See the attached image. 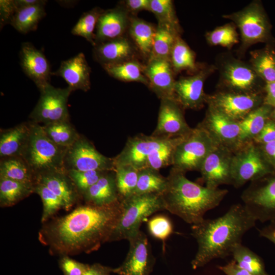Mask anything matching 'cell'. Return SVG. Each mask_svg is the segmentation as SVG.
<instances>
[{
  "mask_svg": "<svg viewBox=\"0 0 275 275\" xmlns=\"http://www.w3.org/2000/svg\"><path fill=\"white\" fill-rule=\"evenodd\" d=\"M122 212L120 200L105 205L85 203L43 223L38 239L51 255L90 253L109 242Z\"/></svg>",
  "mask_w": 275,
  "mask_h": 275,
  "instance_id": "1",
  "label": "cell"
},
{
  "mask_svg": "<svg viewBox=\"0 0 275 275\" xmlns=\"http://www.w3.org/2000/svg\"><path fill=\"white\" fill-rule=\"evenodd\" d=\"M256 222L243 205L237 204L220 217L204 218L193 225L191 234L198 243L197 252L191 262L193 268L231 255L234 249L241 243L244 234L255 226Z\"/></svg>",
  "mask_w": 275,
  "mask_h": 275,
  "instance_id": "2",
  "label": "cell"
},
{
  "mask_svg": "<svg viewBox=\"0 0 275 275\" xmlns=\"http://www.w3.org/2000/svg\"><path fill=\"white\" fill-rule=\"evenodd\" d=\"M185 174L172 168L161 196L164 210L193 225L202 221L206 212L218 206L228 190L202 186L188 179Z\"/></svg>",
  "mask_w": 275,
  "mask_h": 275,
  "instance_id": "3",
  "label": "cell"
},
{
  "mask_svg": "<svg viewBox=\"0 0 275 275\" xmlns=\"http://www.w3.org/2000/svg\"><path fill=\"white\" fill-rule=\"evenodd\" d=\"M122 212L111 241L129 240L141 231L142 223L150 215L164 210L161 195H133L121 201Z\"/></svg>",
  "mask_w": 275,
  "mask_h": 275,
  "instance_id": "4",
  "label": "cell"
},
{
  "mask_svg": "<svg viewBox=\"0 0 275 275\" xmlns=\"http://www.w3.org/2000/svg\"><path fill=\"white\" fill-rule=\"evenodd\" d=\"M31 122L29 139L21 157L36 178L46 172L65 169L64 159L67 148L54 144L46 135L41 125Z\"/></svg>",
  "mask_w": 275,
  "mask_h": 275,
  "instance_id": "5",
  "label": "cell"
},
{
  "mask_svg": "<svg viewBox=\"0 0 275 275\" xmlns=\"http://www.w3.org/2000/svg\"><path fill=\"white\" fill-rule=\"evenodd\" d=\"M223 17L230 20L239 30L240 52L243 53L258 43H274L271 24L260 1H253L241 10Z\"/></svg>",
  "mask_w": 275,
  "mask_h": 275,
  "instance_id": "6",
  "label": "cell"
},
{
  "mask_svg": "<svg viewBox=\"0 0 275 275\" xmlns=\"http://www.w3.org/2000/svg\"><path fill=\"white\" fill-rule=\"evenodd\" d=\"M215 66L219 75L218 91L246 94L264 93L265 83L249 63L227 53L219 57Z\"/></svg>",
  "mask_w": 275,
  "mask_h": 275,
  "instance_id": "7",
  "label": "cell"
},
{
  "mask_svg": "<svg viewBox=\"0 0 275 275\" xmlns=\"http://www.w3.org/2000/svg\"><path fill=\"white\" fill-rule=\"evenodd\" d=\"M218 144L199 124L177 145L173 157L172 168L185 173L198 171L208 154Z\"/></svg>",
  "mask_w": 275,
  "mask_h": 275,
  "instance_id": "8",
  "label": "cell"
},
{
  "mask_svg": "<svg viewBox=\"0 0 275 275\" xmlns=\"http://www.w3.org/2000/svg\"><path fill=\"white\" fill-rule=\"evenodd\" d=\"M274 171L260 145L254 141L241 145L233 152L231 163L232 185L236 188Z\"/></svg>",
  "mask_w": 275,
  "mask_h": 275,
  "instance_id": "9",
  "label": "cell"
},
{
  "mask_svg": "<svg viewBox=\"0 0 275 275\" xmlns=\"http://www.w3.org/2000/svg\"><path fill=\"white\" fill-rule=\"evenodd\" d=\"M241 198L246 210L256 221L275 222V171L251 181Z\"/></svg>",
  "mask_w": 275,
  "mask_h": 275,
  "instance_id": "10",
  "label": "cell"
},
{
  "mask_svg": "<svg viewBox=\"0 0 275 275\" xmlns=\"http://www.w3.org/2000/svg\"><path fill=\"white\" fill-rule=\"evenodd\" d=\"M264 93L246 94L217 91L207 95L206 104L227 117L240 122L264 103Z\"/></svg>",
  "mask_w": 275,
  "mask_h": 275,
  "instance_id": "11",
  "label": "cell"
},
{
  "mask_svg": "<svg viewBox=\"0 0 275 275\" xmlns=\"http://www.w3.org/2000/svg\"><path fill=\"white\" fill-rule=\"evenodd\" d=\"M66 171H115L114 158L98 152L92 143L82 135L67 148L64 159Z\"/></svg>",
  "mask_w": 275,
  "mask_h": 275,
  "instance_id": "12",
  "label": "cell"
},
{
  "mask_svg": "<svg viewBox=\"0 0 275 275\" xmlns=\"http://www.w3.org/2000/svg\"><path fill=\"white\" fill-rule=\"evenodd\" d=\"M40 92L39 100L29 115L30 121L43 125L69 120L67 103L72 91L68 87L55 88L49 84Z\"/></svg>",
  "mask_w": 275,
  "mask_h": 275,
  "instance_id": "13",
  "label": "cell"
},
{
  "mask_svg": "<svg viewBox=\"0 0 275 275\" xmlns=\"http://www.w3.org/2000/svg\"><path fill=\"white\" fill-rule=\"evenodd\" d=\"M216 70L215 65H207L199 68L191 75L176 80L175 99L184 109L198 110L206 104L207 94L204 91V83Z\"/></svg>",
  "mask_w": 275,
  "mask_h": 275,
  "instance_id": "14",
  "label": "cell"
},
{
  "mask_svg": "<svg viewBox=\"0 0 275 275\" xmlns=\"http://www.w3.org/2000/svg\"><path fill=\"white\" fill-rule=\"evenodd\" d=\"M126 257L118 267L113 268L118 275H150L155 263L146 235L141 230L128 240Z\"/></svg>",
  "mask_w": 275,
  "mask_h": 275,
  "instance_id": "15",
  "label": "cell"
},
{
  "mask_svg": "<svg viewBox=\"0 0 275 275\" xmlns=\"http://www.w3.org/2000/svg\"><path fill=\"white\" fill-rule=\"evenodd\" d=\"M233 155L232 150L219 145L208 154L199 170L205 186L216 188L223 184L232 185Z\"/></svg>",
  "mask_w": 275,
  "mask_h": 275,
  "instance_id": "16",
  "label": "cell"
},
{
  "mask_svg": "<svg viewBox=\"0 0 275 275\" xmlns=\"http://www.w3.org/2000/svg\"><path fill=\"white\" fill-rule=\"evenodd\" d=\"M184 109L175 98L160 99L157 125L151 135L171 139L188 134L192 128L185 119Z\"/></svg>",
  "mask_w": 275,
  "mask_h": 275,
  "instance_id": "17",
  "label": "cell"
},
{
  "mask_svg": "<svg viewBox=\"0 0 275 275\" xmlns=\"http://www.w3.org/2000/svg\"><path fill=\"white\" fill-rule=\"evenodd\" d=\"M168 139L143 134L128 138L122 151L114 157L115 167L130 166L138 170L144 168L149 156Z\"/></svg>",
  "mask_w": 275,
  "mask_h": 275,
  "instance_id": "18",
  "label": "cell"
},
{
  "mask_svg": "<svg viewBox=\"0 0 275 275\" xmlns=\"http://www.w3.org/2000/svg\"><path fill=\"white\" fill-rule=\"evenodd\" d=\"M219 145L233 152L240 146L239 122L207 107L205 116L199 124Z\"/></svg>",
  "mask_w": 275,
  "mask_h": 275,
  "instance_id": "19",
  "label": "cell"
},
{
  "mask_svg": "<svg viewBox=\"0 0 275 275\" xmlns=\"http://www.w3.org/2000/svg\"><path fill=\"white\" fill-rule=\"evenodd\" d=\"M144 72L148 82V88L160 99L175 98L174 86L176 80L170 60L150 59L145 63Z\"/></svg>",
  "mask_w": 275,
  "mask_h": 275,
  "instance_id": "20",
  "label": "cell"
},
{
  "mask_svg": "<svg viewBox=\"0 0 275 275\" xmlns=\"http://www.w3.org/2000/svg\"><path fill=\"white\" fill-rule=\"evenodd\" d=\"M130 16L121 3L114 8L103 10L95 32L96 45L125 36L128 32Z\"/></svg>",
  "mask_w": 275,
  "mask_h": 275,
  "instance_id": "21",
  "label": "cell"
},
{
  "mask_svg": "<svg viewBox=\"0 0 275 275\" xmlns=\"http://www.w3.org/2000/svg\"><path fill=\"white\" fill-rule=\"evenodd\" d=\"M20 65L25 75L39 91L50 84L52 72L44 53L29 42L22 43L19 52Z\"/></svg>",
  "mask_w": 275,
  "mask_h": 275,
  "instance_id": "22",
  "label": "cell"
},
{
  "mask_svg": "<svg viewBox=\"0 0 275 275\" xmlns=\"http://www.w3.org/2000/svg\"><path fill=\"white\" fill-rule=\"evenodd\" d=\"M137 52L133 42L125 36L97 44L93 49L94 59L102 66L137 59Z\"/></svg>",
  "mask_w": 275,
  "mask_h": 275,
  "instance_id": "23",
  "label": "cell"
},
{
  "mask_svg": "<svg viewBox=\"0 0 275 275\" xmlns=\"http://www.w3.org/2000/svg\"><path fill=\"white\" fill-rule=\"evenodd\" d=\"M36 181L44 184L62 201L64 210H70L81 198L76 187L65 169L55 170L38 175Z\"/></svg>",
  "mask_w": 275,
  "mask_h": 275,
  "instance_id": "24",
  "label": "cell"
},
{
  "mask_svg": "<svg viewBox=\"0 0 275 275\" xmlns=\"http://www.w3.org/2000/svg\"><path fill=\"white\" fill-rule=\"evenodd\" d=\"M91 72L85 54L80 52L63 61L59 68L52 72V75L62 77L72 91L80 90L87 92L91 87Z\"/></svg>",
  "mask_w": 275,
  "mask_h": 275,
  "instance_id": "25",
  "label": "cell"
},
{
  "mask_svg": "<svg viewBox=\"0 0 275 275\" xmlns=\"http://www.w3.org/2000/svg\"><path fill=\"white\" fill-rule=\"evenodd\" d=\"M32 122H24L8 129H1V158L22 156L30 137Z\"/></svg>",
  "mask_w": 275,
  "mask_h": 275,
  "instance_id": "26",
  "label": "cell"
},
{
  "mask_svg": "<svg viewBox=\"0 0 275 275\" xmlns=\"http://www.w3.org/2000/svg\"><path fill=\"white\" fill-rule=\"evenodd\" d=\"M81 198L85 203L96 205L110 204L120 200L115 171L106 172L82 194Z\"/></svg>",
  "mask_w": 275,
  "mask_h": 275,
  "instance_id": "27",
  "label": "cell"
},
{
  "mask_svg": "<svg viewBox=\"0 0 275 275\" xmlns=\"http://www.w3.org/2000/svg\"><path fill=\"white\" fill-rule=\"evenodd\" d=\"M156 30L154 24L137 16H130L128 33L138 53L146 61L152 49Z\"/></svg>",
  "mask_w": 275,
  "mask_h": 275,
  "instance_id": "28",
  "label": "cell"
},
{
  "mask_svg": "<svg viewBox=\"0 0 275 275\" xmlns=\"http://www.w3.org/2000/svg\"><path fill=\"white\" fill-rule=\"evenodd\" d=\"M272 109V106L263 104L239 122L241 129L240 146L253 141L271 118Z\"/></svg>",
  "mask_w": 275,
  "mask_h": 275,
  "instance_id": "29",
  "label": "cell"
},
{
  "mask_svg": "<svg viewBox=\"0 0 275 275\" xmlns=\"http://www.w3.org/2000/svg\"><path fill=\"white\" fill-rule=\"evenodd\" d=\"M255 72L265 84L275 81V47L274 43L250 52L249 62Z\"/></svg>",
  "mask_w": 275,
  "mask_h": 275,
  "instance_id": "30",
  "label": "cell"
},
{
  "mask_svg": "<svg viewBox=\"0 0 275 275\" xmlns=\"http://www.w3.org/2000/svg\"><path fill=\"white\" fill-rule=\"evenodd\" d=\"M145 66V64L135 59L102 67L110 76L118 80L141 82L148 87V80L144 72Z\"/></svg>",
  "mask_w": 275,
  "mask_h": 275,
  "instance_id": "31",
  "label": "cell"
},
{
  "mask_svg": "<svg viewBox=\"0 0 275 275\" xmlns=\"http://www.w3.org/2000/svg\"><path fill=\"white\" fill-rule=\"evenodd\" d=\"M0 178L10 179L34 186L36 176L21 156L1 158Z\"/></svg>",
  "mask_w": 275,
  "mask_h": 275,
  "instance_id": "32",
  "label": "cell"
},
{
  "mask_svg": "<svg viewBox=\"0 0 275 275\" xmlns=\"http://www.w3.org/2000/svg\"><path fill=\"white\" fill-rule=\"evenodd\" d=\"M46 2L43 0L39 4L18 9L10 24L23 34L35 31L40 20L46 15Z\"/></svg>",
  "mask_w": 275,
  "mask_h": 275,
  "instance_id": "33",
  "label": "cell"
},
{
  "mask_svg": "<svg viewBox=\"0 0 275 275\" xmlns=\"http://www.w3.org/2000/svg\"><path fill=\"white\" fill-rule=\"evenodd\" d=\"M34 193V186L0 178V206L11 207Z\"/></svg>",
  "mask_w": 275,
  "mask_h": 275,
  "instance_id": "34",
  "label": "cell"
},
{
  "mask_svg": "<svg viewBox=\"0 0 275 275\" xmlns=\"http://www.w3.org/2000/svg\"><path fill=\"white\" fill-rule=\"evenodd\" d=\"M170 60L175 74L183 70L195 72L199 69L195 52L180 36L176 40Z\"/></svg>",
  "mask_w": 275,
  "mask_h": 275,
  "instance_id": "35",
  "label": "cell"
},
{
  "mask_svg": "<svg viewBox=\"0 0 275 275\" xmlns=\"http://www.w3.org/2000/svg\"><path fill=\"white\" fill-rule=\"evenodd\" d=\"M42 126L44 132L52 142L65 148L70 147L80 135L69 120Z\"/></svg>",
  "mask_w": 275,
  "mask_h": 275,
  "instance_id": "36",
  "label": "cell"
},
{
  "mask_svg": "<svg viewBox=\"0 0 275 275\" xmlns=\"http://www.w3.org/2000/svg\"><path fill=\"white\" fill-rule=\"evenodd\" d=\"M167 178L158 170L145 168L139 170L138 180L134 195H161L166 188Z\"/></svg>",
  "mask_w": 275,
  "mask_h": 275,
  "instance_id": "37",
  "label": "cell"
},
{
  "mask_svg": "<svg viewBox=\"0 0 275 275\" xmlns=\"http://www.w3.org/2000/svg\"><path fill=\"white\" fill-rule=\"evenodd\" d=\"M180 35L168 26L157 24L152 49L148 60L156 58L170 60L176 40Z\"/></svg>",
  "mask_w": 275,
  "mask_h": 275,
  "instance_id": "38",
  "label": "cell"
},
{
  "mask_svg": "<svg viewBox=\"0 0 275 275\" xmlns=\"http://www.w3.org/2000/svg\"><path fill=\"white\" fill-rule=\"evenodd\" d=\"M236 263L254 275H269L261 257L241 243L233 250L232 255Z\"/></svg>",
  "mask_w": 275,
  "mask_h": 275,
  "instance_id": "39",
  "label": "cell"
},
{
  "mask_svg": "<svg viewBox=\"0 0 275 275\" xmlns=\"http://www.w3.org/2000/svg\"><path fill=\"white\" fill-rule=\"evenodd\" d=\"M150 12L155 16L157 24L168 26L181 34L182 30L171 0H151Z\"/></svg>",
  "mask_w": 275,
  "mask_h": 275,
  "instance_id": "40",
  "label": "cell"
},
{
  "mask_svg": "<svg viewBox=\"0 0 275 275\" xmlns=\"http://www.w3.org/2000/svg\"><path fill=\"white\" fill-rule=\"evenodd\" d=\"M116 181L119 199L122 201L134 195L139 170L130 166L115 167Z\"/></svg>",
  "mask_w": 275,
  "mask_h": 275,
  "instance_id": "41",
  "label": "cell"
},
{
  "mask_svg": "<svg viewBox=\"0 0 275 275\" xmlns=\"http://www.w3.org/2000/svg\"><path fill=\"white\" fill-rule=\"evenodd\" d=\"M104 10L95 7L84 13L71 30L73 35L84 38L94 47L95 46V32L98 19Z\"/></svg>",
  "mask_w": 275,
  "mask_h": 275,
  "instance_id": "42",
  "label": "cell"
},
{
  "mask_svg": "<svg viewBox=\"0 0 275 275\" xmlns=\"http://www.w3.org/2000/svg\"><path fill=\"white\" fill-rule=\"evenodd\" d=\"M183 137L168 139L148 157L145 168L156 170L172 166L175 148Z\"/></svg>",
  "mask_w": 275,
  "mask_h": 275,
  "instance_id": "43",
  "label": "cell"
},
{
  "mask_svg": "<svg viewBox=\"0 0 275 275\" xmlns=\"http://www.w3.org/2000/svg\"><path fill=\"white\" fill-rule=\"evenodd\" d=\"M34 193L40 197L42 202V224L53 218L60 210L64 209V205L61 199L41 182H35Z\"/></svg>",
  "mask_w": 275,
  "mask_h": 275,
  "instance_id": "44",
  "label": "cell"
},
{
  "mask_svg": "<svg viewBox=\"0 0 275 275\" xmlns=\"http://www.w3.org/2000/svg\"><path fill=\"white\" fill-rule=\"evenodd\" d=\"M205 39L210 45L221 46L230 48L239 41L236 27L233 23L218 26L205 34Z\"/></svg>",
  "mask_w": 275,
  "mask_h": 275,
  "instance_id": "45",
  "label": "cell"
},
{
  "mask_svg": "<svg viewBox=\"0 0 275 275\" xmlns=\"http://www.w3.org/2000/svg\"><path fill=\"white\" fill-rule=\"evenodd\" d=\"M66 171L76 187L81 197L87 190L95 184L107 172L103 171H78L75 170Z\"/></svg>",
  "mask_w": 275,
  "mask_h": 275,
  "instance_id": "46",
  "label": "cell"
},
{
  "mask_svg": "<svg viewBox=\"0 0 275 275\" xmlns=\"http://www.w3.org/2000/svg\"><path fill=\"white\" fill-rule=\"evenodd\" d=\"M148 229L154 237L164 242L173 232V226L169 218L163 215L154 216L148 223Z\"/></svg>",
  "mask_w": 275,
  "mask_h": 275,
  "instance_id": "47",
  "label": "cell"
},
{
  "mask_svg": "<svg viewBox=\"0 0 275 275\" xmlns=\"http://www.w3.org/2000/svg\"><path fill=\"white\" fill-rule=\"evenodd\" d=\"M60 257L59 265L64 275H83L90 266L74 260L69 256Z\"/></svg>",
  "mask_w": 275,
  "mask_h": 275,
  "instance_id": "48",
  "label": "cell"
},
{
  "mask_svg": "<svg viewBox=\"0 0 275 275\" xmlns=\"http://www.w3.org/2000/svg\"><path fill=\"white\" fill-rule=\"evenodd\" d=\"M17 10L15 0L0 1L1 29L5 25L11 23Z\"/></svg>",
  "mask_w": 275,
  "mask_h": 275,
  "instance_id": "49",
  "label": "cell"
},
{
  "mask_svg": "<svg viewBox=\"0 0 275 275\" xmlns=\"http://www.w3.org/2000/svg\"><path fill=\"white\" fill-rule=\"evenodd\" d=\"M253 141L259 145L275 141V121L270 118Z\"/></svg>",
  "mask_w": 275,
  "mask_h": 275,
  "instance_id": "50",
  "label": "cell"
},
{
  "mask_svg": "<svg viewBox=\"0 0 275 275\" xmlns=\"http://www.w3.org/2000/svg\"><path fill=\"white\" fill-rule=\"evenodd\" d=\"M151 0H126L120 3L131 16H136L142 11H150Z\"/></svg>",
  "mask_w": 275,
  "mask_h": 275,
  "instance_id": "51",
  "label": "cell"
},
{
  "mask_svg": "<svg viewBox=\"0 0 275 275\" xmlns=\"http://www.w3.org/2000/svg\"><path fill=\"white\" fill-rule=\"evenodd\" d=\"M218 268L226 275H254L240 267L234 260L231 261L224 266L218 267Z\"/></svg>",
  "mask_w": 275,
  "mask_h": 275,
  "instance_id": "52",
  "label": "cell"
},
{
  "mask_svg": "<svg viewBox=\"0 0 275 275\" xmlns=\"http://www.w3.org/2000/svg\"><path fill=\"white\" fill-rule=\"evenodd\" d=\"M264 103L272 107H275V81L266 83L264 88Z\"/></svg>",
  "mask_w": 275,
  "mask_h": 275,
  "instance_id": "53",
  "label": "cell"
},
{
  "mask_svg": "<svg viewBox=\"0 0 275 275\" xmlns=\"http://www.w3.org/2000/svg\"><path fill=\"white\" fill-rule=\"evenodd\" d=\"M259 145L265 158L275 170V141Z\"/></svg>",
  "mask_w": 275,
  "mask_h": 275,
  "instance_id": "54",
  "label": "cell"
},
{
  "mask_svg": "<svg viewBox=\"0 0 275 275\" xmlns=\"http://www.w3.org/2000/svg\"><path fill=\"white\" fill-rule=\"evenodd\" d=\"M112 273L113 268L96 263L91 265L83 275H111Z\"/></svg>",
  "mask_w": 275,
  "mask_h": 275,
  "instance_id": "55",
  "label": "cell"
},
{
  "mask_svg": "<svg viewBox=\"0 0 275 275\" xmlns=\"http://www.w3.org/2000/svg\"><path fill=\"white\" fill-rule=\"evenodd\" d=\"M260 236L271 241L275 245V222L269 224L259 230Z\"/></svg>",
  "mask_w": 275,
  "mask_h": 275,
  "instance_id": "56",
  "label": "cell"
},
{
  "mask_svg": "<svg viewBox=\"0 0 275 275\" xmlns=\"http://www.w3.org/2000/svg\"><path fill=\"white\" fill-rule=\"evenodd\" d=\"M43 0H15L16 5L18 9L36 5L42 3Z\"/></svg>",
  "mask_w": 275,
  "mask_h": 275,
  "instance_id": "57",
  "label": "cell"
},
{
  "mask_svg": "<svg viewBox=\"0 0 275 275\" xmlns=\"http://www.w3.org/2000/svg\"><path fill=\"white\" fill-rule=\"evenodd\" d=\"M271 119L275 121V107H273L271 114Z\"/></svg>",
  "mask_w": 275,
  "mask_h": 275,
  "instance_id": "58",
  "label": "cell"
}]
</instances>
